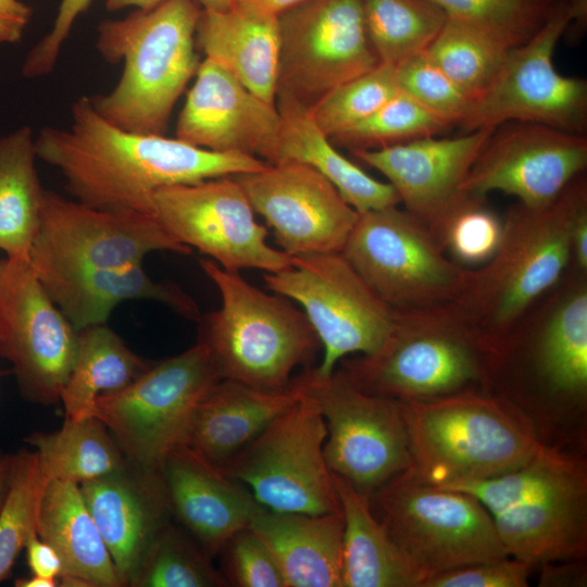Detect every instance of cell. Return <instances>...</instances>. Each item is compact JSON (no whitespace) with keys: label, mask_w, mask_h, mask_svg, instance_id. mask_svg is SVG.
<instances>
[{"label":"cell","mask_w":587,"mask_h":587,"mask_svg":"<svg viewBox=\"0 0 587 587\" xmlns=\"http://www.w3.org/2000/svg\"><path fill=\"white\" fill-rule=\"evenodd\" d=\"M37 158L55 167L76 201L110 211L152 214L162 188L263 168L255 157L198 148L178 138L115 126L90 97L74 101L67 127L47 126L35 136Z\"/></svg>","instance_id":"obj_1"},{"label":"cell","mask_w":587,"mask_h":587,"mask_svg":"<svg viewBox=\"0 0 587 587\" xmlns=\"http://www.w3.org/2000/svg\"><path fill=\"white\" fill-rule=\"evenodd\" d=\"M586 208L580 175L544 208L517 202L509 210L495 253L469 270L451 304L487 351H496L532 303L561 277L572 259L573 224Z\"/></svg>","instance_id":"obj_2"},{"label":"cell","mask_w":587,"mask_h":587,"mask_svg":"<svg viewBox=\"0 0 587 587\" xmlns=\"http://www.w3.org/2000/svg\"><path fill=\"white\" fill-rule=\"evenodd\" d=\"M200 12L195 0H166L152 10L100 23L97 50L105 61L123 63L116 85L90 97L101 116L128 132L164 135L177 99L200 64Z\"/></svg>","instance_id":"obj_3"},{"label":"cell","mask_w":587,"mask_h":587,"mask_svg":"<svg viewBox=\"0 0 587 587\" xmlns=\"http://www.w3.org/2000/svg\"><path fill=\"white\" fill-rule=\"evenodd\" d=\"M448 489L479 500L509 557L537 565L586 554L587 471L582 460L541 444L513 471Z\"/></svg>","instance_id":"obj_4"},{"label":"cell","mask_w":587,"mask_h":587,"mask_svg":"<svg viewBox=\"0 0 587 587\" xmlns=\"http://www.w3.org/2000/svg\"><path fill=\"white\" fill-rule=\"evenodd\" d=\"M411 469L428 485L492 478L525 464L541 445L503 401L464 391L429 400H399Z\"/></svg>","instance_id":"obj_5"},{"label":"cell","mask_w":587,"mask_h":587,"mask_svg":"<svg viewBox=\"0 0 587 587\" xmlns=\"http://www.w3.org/2000/svg\"><path fill=\"white\" fill-rule=\"evenodd\" d=\"M199 264L221 296L220 308L200 319L198 339L220 377L267 391L288 388L294 371L309 366L322 347L304 312L211 259Z\"/></svg>","instance_id":"obj_6"},{"label":"cell","mask_w":587,"mask_h":587,"mask_svg":"<svg viewBox=\"0 0 587 587\" xmlns=\"http://www.w3.org/2000/svg\"><path fill=\"white\" fill-rule=\"evenodd\" d=\"M479 351L487 350L451 305L398 311L395 329L379 351L342 359L333 375L371 395L429 400L477 379Z\"/></svg>","instance_id":"obj_7"},{"label":"cell","mask_w":587,"mask_h":587,"mask_svg":"<svg viewBox=\"0 0 587 587\" xmlns=\"http://www.w3.org/2000/svg\"><path fill=\"white\" fill-rule=\"evenodd\" d=\"M373 496L377 519L423 582L509 557L490 514L467 492L428 485L409 467Z\"/></svg>","instance_id":"obj_8"},{"label":"cell","mask_w":587,"mask_h":587,"mask_svg":"<svg viewBox=\"0 0 587 587\" xmlns=\"http://www.w3.org/2000/svg\"><path fill=\"white\" fill-rule=\"evenodd\" d=\"M220 379L208 347L197 341L151 364L123 389L98 397L92 415L112 432L130 464L159 472L183 444L197 404Z\"/></svg>","instance_id":"obj_9"},{"label":"cell","mask_w":587,"mask_h":587,"mask_svg":"<svg viewBox=\"0 0 587 587\" xmlns=\"http://www.w3.org/2000/svg\"><path fill=\"white\" fill-rule=\"evenodd\" d=\"M370 287L398 311L451 305L469 268L398 205L359 214L341 251Z\"/></svg>","instance_id":"obj_10"},{"label":"cell","mask_w":587,"mask_h":587,"mask_svg":"<svg viewBox=\"0 0 587 587\" xmlns=\"http://www.w3.org/2000/svg\"><path fill=\"white\" fill-rule=\"evenodd\" d=\"M272 292L298 302L315 330L323 358L315 371L332 375L348 354H374L390 338L398 311L363 279L342 252L292 257V265L265 273Z\"/></svg>","instance_id":"obj_11"},{"label":"cell","mask_w":587,"mask_h":587,"mask_svg":"<svg viewBox=\"0 0 587 587\" xmlns=\"http://www.w3.org/2000/svg\"><path fill=\"white\" fill-rule=\"evenodd\" d=\"M586 12L587 0H560L530 39L510 49L497 78L472 102L460 127L469 133L516 121L585 134L587 82L560 74L552 55L560 38Z\"/></svg>","instance_id":"obj_12"},{"label":"cell","mask_w":587,"mask_h":587,"mask_svg":"<svg viewBox=\"0 0 587 587\" xmlns=\"http://www.w3.org/2000/svg\"><path fill=\"white\" fill-rule=\"evenodd\" d=\"M326 436L319 408L301 392L223 471L268 510L305 514L340 511L324 457Z\"/></svg>","instance_id":"obj_13"},{"label":"cell","mask_w":587,"mask_h":587,"mask_svg":"<svg viewBox=\"0 0 587 587\" xmlns=\"http://www.w3.org/2000/svg\"><path fill=\"white\" fill-rule=\"evenodd\" d=\"M319 408L330 471L370 498L409 469L412 459L399 400L361 391L305 366L290 382Z\"/></svg>","instance_id":"obj_14"},{"label":"cell","mask_w":587,"mask_h":587,"mask_svg":"<svg viewBox=\"0 0 587 587\" xmlns=\"http://www.w3.org/2000/svg\"><path fill=\"white\" fill-rule=\"evenodd\" d=\"M154 251L191 253L154 215L101 210L45 190L28 260L42 276L125 267Z\"/></svg>","instance_id":"obj_15"},{"label":"cell","mask_w":587,"mask_h":587,"mask_svg":"<svg viewBox=\"0 0 587 587\" xmlns=\"http://www.w3.org/2000/svg\"><path fill=\"white\" fill-rule=\"evenodd\" d=\"M235 176L159 189L152 214L178 241L196 248L223 268L277 273L292 265V257L270 246L267 228Z\"/></svg>","instance_id":"obj_16"},{"label":"cell","mask_w":587,"mask_h":587,"mask_svg":"<svg viewBox=\"0 0 587 587\" xmlns=\"http://www.w3.org/2000/svg\"><path fill=\"white\" fill-rule=\"evenodd\" d=\"M78 330L53 302L28 259L0 260V357L13 364L30 401L61 399L72 372Z\"/></svg>","instance_id":"obj_17"},{"label":"cell","mask_w":587,"mask_h":587,"mask_svg":"<svg viewBox=\"0 0 587 587\" xmlns=\"http://www.w3.org/2000/svg\"><path fill=\"white\" fill-rule=\"evenodd\" d=\"M278 90L312 107L379 63L362 0H305L278 17Z\"/></svg>","instance_id":"obj_18"},{"label":"cell","mask_w":587,"mask_h":587,"mask_svg":"<svg viewBox=\"0 0 587 587\" xmlns=\"http://www.w3.org/2000/svg\"><path fill=\"white\" fill-rule=\"evenodd\" d=\"M494 130L478 128L452 138L425 137L352 152L389 180L404 210L445 247L453 220L483 203L466 192L465 182Z\"/></svg>","instance_id":"obj_19"},{"label":"cell","mask_w":587,"mask_h":587,"mask_svg":"<svg viewBox=\"0 0 587 587\" xmlns=\"http://www.w3.org/2000/svg\"><path fill=\"white\" fill-rule=\"evenodd\" d=\"M587 166V137L533 122L495 128L465 182L466 192L484 200L491 191L529 208L552 203Z\"/></svg>","instance_id":"obj_20"},{"label":"cell","mask_w":587,"mask_h":587,"mask_svg":"<svg viewBox=\"0 0 587 587\" xmlns=\"http://www.w3.org/2000/svg\"><path fill=\"white\" fill-rule=\"evenodd\" d=\"M234 176L280 250L290 257L342 251L360 213L317 171L282 162Z\"/></svg>","instance_id":"obj_21"},{"label":"cell","mask_w":587,"mask_h":587,"mask_svg":"<svg viewBox=\"0 0 587 587\" xmlns=\"http://www.w3.org/2000/svg\"><path fill=\"white\" fill-rule=\"evenodd\" d=\"M176 123V138L221 153L255 157L274 164L280 117L271 104L216 62L204 58Z\"/></svg>","instance_id":"obj_22"},{"label":"cell","mask_w":587,"mask_h":587,"mask_svg":"<svg viewBox=\"0 0 587 587\" xmlns=\"http://www.w3.org/2000/svg\"><path fill=\"white\" fill-rule=\"evenodd\" d=\"M127 464L80 484L86 505L105 542L122 586H129L170 511L160 472Z\"/></svg>","instance_id":"obj_23"},{"label":"cell","mask_w":587,"mask_h":587,"mask_svg":"<svg viewBox=\"0 0 587 587\" xmlns=\"http://www.w3.org/2000/svg\"><path fill=\"white\" fill-rule=\"evenodd\" d=\"M159 472L170 511L211 558L261 507L243 484L185 446L172 450Z\"/></svg>","instance_id":"obj_24"},{"label":"cell","mask_w":587,"mask_h":587,"mask_svg":"<svg viewBox=\"0 0 587 587\" xmlns=\"http://www.w3.org/2000/svg\"><path fill=\"white\" fill-rule=\"evenodd\" d=\"M300 397L291 384L267 391L222 378L197 404L180 446L223 470Z\"/></svg>","instance_id":"obj_25"},{"label":"cell","mask_w":587,"mask_h":587,"mask_svg":"<svg viewBox=\"0 0 587 587\" xmlns=\"http://www.w3.org/2000/svg\"><path fill=\"white\" fill-rule=\"evenodd\" d=\"M38 277L76 330L104 324L112 310L129 299L155 300L188 320L201 319L199 307L189 294L173 282L152 279L141 263Z\"/></svg>","instance_id":"obj_26"},{"label":"cell","mask_w":587,"mask_h":587,"mask_svg":"<svg viewBox=\"0 0 587 587\" xmlns=\"http://www.w3.org/2000/svg\"><path fill=\"white\" fill-rule=\"evenodd\" d=\"M249 528L270 549L286 587H344L341 510L305 514L261 505Z\"/></svg>","instance_id":"obj_27"},{"label":"cell","mask_w":587,"mask_h":587,"mask_svg":"<svg viewBox=\"0 0 587 587\" xmlns=\"http://www.w3.org/2000/svg\"><path fill=\"white\" fill-rule=\"evenodd\" d=\"M37 534L62 561V586L121 587L105 542L86 505L80 486L47 482L37 514Z\"/></svg>","instance_id":"obj_28"},{"label":"cell","mask_w":587,"mask_h":587,"mask_svg":"<svg viewBox=\"0 0 587 587\" xmlns=\"http://www.w3.org/2000/svg\"><path fill=\"white\" fill-rule=\"evenodd\" d=\"M196 45L262 100L275 104L278 90V17L262 16L233 5L201 10Z\"/></svg>","instance_id":"obj_29"},{"label":"cell","mask_w":587,"mask_h":587,"mask_svg":"<svg viewBox=\"0 0 587 587\" xmlns=\"http://www.w3.org/2000/svg\"><path fill=\"white\" fill-rule=\"evenodd\" d=\"M275 104L280 134L274 164L297 162L311 166L360 214L400 203L389 183L373 178L337 151L316 125L310 107L285 91H277Z\"/></svg>","instance_id":"obj_30"},{"label":"cell","mask_w":587,"mask_h":587,"mask_svg":"<svg viewBox=\"0 0 587 587\" xmlns=\"http://www.w3.org/2000/svg\"><path fill=\"white\" fill-rule=\"evenodd\" d=\"M333 479L344 514V587H421L422 575L373 513L370 498L335 473Z\"/></svg>","instance_id":"obj_31"},{"label":"cell","mask_w":587,"mask_h":587,"mask_svg":"<svg viewBox=\"0 0 587 587\" xmlns=\"http://www.w3.org/2000/svg\"><path fill=\"white\" fill-rule=\"evenodd\" d=\"M36 158L29 126L0 137V250L8 258L28 259L39 226L46 189Z\"/></svg>","instance_id":"obj_32"},{"label":"cell","mask_w":587,"mask_h":587,"mask_svg":"<svg viewBox=\"0 0 587 587\" xmlns=\"http://www.w3.org/2000/svg\"><path fill=\"white\" fill-rule=\"evenodd\" d=\"M150 365L104 324L78 330L74 365L60 399L65 417L93 416L98 397L128 386Z\"/></svg>","instance_id":"obj_33"},{"label":"cell","mask_w":587,"mask_h":587,"mask_svg":"<svg viewBox=\"0 0 587 587\" xmlns=\"http://www.w3.org/2000/svg\"><path fill=\"white\" fill-rule=\"evenodd\" d=\"M25 440L35 448L47 480L61 479L80 485L127 464L116 440L96 416L65 417L60 429L34 433Z\"/></svg>","instance_id":"obj_34"},{"label":"cell","mask_w":587,"mask_h":587,"mask_svg":"<svg viewBox=\"0 0 587 587\" xmlns=\"http://www.w3.org/2000/svg\"><path fill=\"white\" fill-rule=\"evenodd\" d=\"M538 365L555 391L583 396L587 389V289H572L546 321L538 347Z\"/></svg>","instance_id":"obj_35"},{"label":"cell","mask_w":587,"mask_h":587,"mask_svg":"<svg viewBox=\"0 0 587 587\" xmlns=\"http://www.w3.org/2000/svg\"><path fill=\"white\" fill-rule=\"evenodd\" d=\"M362 10L379 63L391 66L424 52L447 21L428 0H362Z\"/></svg>","instance_id":"obj_36"},{"label":"cell","mask_w":587,"mask_h":587,"mask_svg":"<svg viewBox=\"0 0 587 587\" xmlns=\"http://www.w3.org/2000/svg\"><path fill=\"white\" fill-rule=\"evenodd\" d=\"M509 51L447 18L424 52L473 102L495 82Z\"/></svg>","instance_id":"obj_37"},{"label":"cell","mask_w":587,"mask_h":587,"mask_svg":"<svg viewBox=\"0 0 587 587\" xmlns=\"http://www.w3.org/2000/svg\"><path fill=\"white\" fill-rule=\"evenodd\" d=\"M447 18L513 49L545 24L560 0H428Z\"/></svg>","instance_id":"obj_38"},{"label":"cell","mask_w":587,"mask_h":587,"mask_svg":"<svg viewBox=\"0 0 587 587\" xmlns=\"http://www.w3.org/2000/svg\"><path fill=\"white\" fill-rule=\"evenodd\" d=\"M133 587H223L221 571L209 557L168 522L147 550Z\"/></svg>","instance_id":"obj_39"},{"label":"cell","mask_w":587,"mask_h":587,"mask_svg":"<svg viewBox=\"0 0 587 587\" xmlns=\"http://www.w3.org/2000/svg\"><path fill=\"white\" fill-rule=\"evenodd\" d=\"M47 479L35 451L14 453L10 490L0 511V583L7 579L29 536L37 532V514Z\"/></svg>","instance_id":"obj_40"},{"label":"cell","mask_w":587,"mask_h":587,"mask_svg":"<svg viewBox=\"0 0 587 587\" xmlns=\"http://www.w3.org/2000/svg\"><path fill=\"white\" fill-rule=\"evenodd\" d=\"M451 127L448 122L399 90L371 116L329 139L351 151L370 150L434 137Z\"/></svg>","instance_id":"obj_41"},{"label":"cell","mask_w":587,"mask_h":587,"mask_svg":"<svg viewBox=\"0 0 587 587\" xmlns=\"http://www.w3.org/2000/svg\"><path fill=\"white\" fill-rule=\"evenodd\" d=\"M398 91L395 66L380 63L330 90L311 112L319 128L333 138L371 116Z\"/></svg>","instance_id":"obj_42"},{"label":"cell","mask_w":587,"mask_h":587,"mask_svg":"<svg viewBox=\"0 0 587 587\" xmlns=\"http://www.w3.org/2000/svg\"><path fill=\"white\" fill-rule=\"evenodd\" d=\"M401 92L452 126H461L472 104L465 95L425 52L395 66Z\"/></svg>","instance_id":"obj_43"},{"label":"cell","mask_w":587,"mask_h":587,"mask_svg":"<svg viewBox=\"0 0 587 587\" xmlns=\"http://www.w3.org/2000/svg\"><path fill=\"white\" fill-rule=\"evenodd\" d=\"M218 554L227 586L286 587L270 549L249 527L232 536Z\"/></svg>","instance_id":"obj_44"},{"label":"cell","mask_w":587,"mask_h":587,"mask_svg":"<svg viewBox=\"0 0 587 587\" xmlns=\"http://www.w3.org/2000/svg\"><path fill=\"white\" fill-rule=\"evenodd\" d=\"M502 232V223L483 203L461 212L448 228L445 247L461 263L477 265L495 253Z\"/></svg>","instance_id":"obj_45"},{"label":"cell","mask_w":587,"mask_h":587,"mask_svg":"<svg viewBox=\"0 0 587 587\" xmlns=\"http://www.w3.org/2000/svg\"><path fill=\"white\" fill-rule=\"evenodd\" d=\"M532 567L507 557L433 575L421 587H526Z\"/></svg>","instance_id":"obj_46"},{"label":"cell","mask_w":587,"mask_h":587,"mask_svg":"<svg viewBox=\"0 0 587 587\" xmlns=\"http://www.w3.org/2000/svg\"><path fill=\"white\" fill-rule=\"evenodd\" d=\"M91 1L61 0L51 29L29 50L22 64L24 77H42L55 68L61 49L76 20L87 11Z\"/></svg>","instance_id":"obj_47"},{"label":"cell","mask_w":587,"mask_h":587,"mask_svg":"<svg viewBox=\"0 0 587 587\" xmlns=\"http://www.w3.org/2000/svg\"><path fill=\"white\" fill-rule=\"evenodd\" d=\"M25 549L27 563L34 575L58 580L63 566L60 555L51 545L35 532L29 536Z\"/></svg>","instance_id":"obj_48"},{"label":"cell","mask_w":587,"mask_h":587,"mask_svg":"<svg viewBox=\"0 0 587 587\" xmlns=\"http://www.w3.org/2000/svg\"><path fill=\"white\" fill-rule=\"evenodd\" d=\"M32 15L33 9L21 0H0V46L18 42Z\"/></svg>","instance_id":"obj_49"},{"label":"cell","mask_w":587,"mask_h":587,"mask_svg":"<svg viewBox=\"0 0 587 587\" xmlns=\"http://www.w3.org/2000/svg\"><path fill=\"white\" fill-rule=\"evenodd\" d=\"M575 562V560H574ZM565 563L555 565L554 562L541 563V578L539 580L540 586H569V585H583V569L575 563Z\"/></svg>","instance_id":"obj_50"},{"label":"cell","mask_w":587,"mask_h":587,"mask_svg":"<svg viewBox=\"0 0 587 587\" xmlns=\"http://www.w3.org/2000/svg\"><path fill=\"white\" fill-rule=\"evenodd\" d=\"M304 1L305 0H235L234 5L258 15L279 17L285 12Z\"/></svg>","instance_id":"obj_51"},{"label":"cell","mask_w":587,"mask_h":587,"mask_svg":"<svg viewBox=\"0 0 587 587\" xmlns=\"http://www.w3.org/2000/svg\"><path fill=\"white\" fill-rule=\"evenodd\" d=\"M572 259L582 272L587 270V208L577 215L571 235Z\"/></svg>","instance_id":"obj_52"},{"label":"cell","mask_w":587,"mask_h":587,"mask_svg":"<svg viewBox=\"0 0 587 587\" xmlns=\"http://www.w3.org/2000/svg\"><path fill=\"white\" fill-rule=\"evenodd\" d=\"M14 467V454L0 451V511L8 497Z\"/></svg>","instance_id":"obj_53"},{"label":"cell","mask_w":587,"mask_h":587,"mask_svg":"<svg viewBox=\"0 0 587 587\" xmlns=\"http://www.w3.org/2000/svg\"><path fill=\"white\" fill-rule=\"evenodd\" d=\"M166 0H105V7L110 11L123 10L134 7L136 10H152Z\"/></svg>","instance_id":"obj_54"},{"label":"cell","mask_w":587,"mask_h":587,"mask_svg":"<svg viewBox=\"0 0 587 587\" xmlns=\"http://www.w3.org/2000/svg\"><path fill=\"white\" fill-rule=\"evenodd\" d=\"M59 582L57 579L47 578L34 575L28 578H18L15 580L17 587H55Z\"/></svg>","instance_id":"obj_55"},{"label":"cell","mask_w":587,"mask_h":587,"mask_svg":"<svg viewBox=\"0 0 587 587\" xmlns=\"http://www.w3.org/2000/svg\"><path fill=\"white\" fill-rule=\"evenodd\" d=\"M201 10L205 11H226L230 9L235 0H195Z\"/></svg>","instance_id":"obj_56"}]
</instances>
